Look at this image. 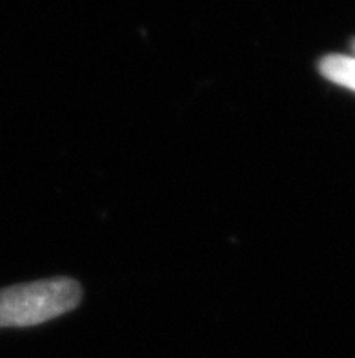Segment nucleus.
<instances>
[{"label": "nucleus", "instance_id": "f257e3e1", "mask_svg": "<svg viewBox=\"0 0 355 358\" xmlns=\"http://www.w3.org/2000/svg\"><path fill=\"white\" fill-rule=\"evenodd\" d=\"M82 287L73 278H50L0 289V327H27L77 308Z\"/></svg>", "mask_w": 355, "mask_h": 358}, {"label": "nucleus", "instance_id": "f03ea898", "mask_svg": "<svg viewBox=\"0 0 355 358\" xmlns=\"http://www.w3.org/2000/svg\"><path fill=\"white\" fill-rule=\"evenodd\" d=\"M319 71L324 77L342 87L355 91V59L345 55H330L319 64Z\"/></svg>", "mask_w": 355, "mask_h": 358}]
</instances>
